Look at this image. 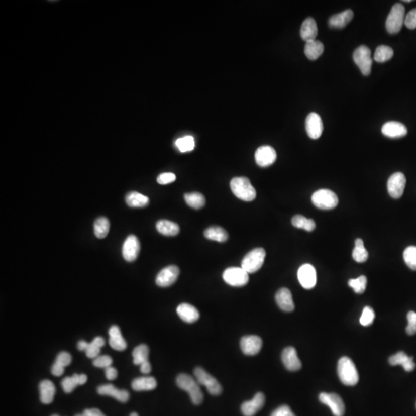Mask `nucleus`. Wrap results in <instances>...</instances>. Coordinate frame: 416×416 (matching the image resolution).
<instances>
[{
    "instance_id": "obj_1",
    "label": "nucleus",
    "mask_w": 416,
    "mask_h": 416,
    "mask_svg": "<svg viewBox=\"0 0 416 416\" xmlns=\"http://www.w3.org/2000/svg\"><path fill=\"white\" fill-rule=\"evenodd\" d=\"M176 382L180 389L184 390L188 393L193 404H200L203 401V392L200 389V384L196 378L194 379L193 377L187 374H180L176 379Z\"/></svg>"
},
{
    "instance_id": "obj_2",
    "label": "nucleus",
    "mask_w": 416,
    "mask_h": 416,
    "mask_svg": "<svg viewBox=\"0 0 416 416\" xmlns=\"http://www.w3.org/2000/svg\"><path fill=\"white\" fill-rule=\"evenodd\" d=\"M338 375L344 385L353 386L359 380L358 370L349 357H342L338 363Z\"/></svg>"
},
{
    "instance_id": "obj_3",
    "label": "nucleus",
    "mask_w": 416,
    "mask_h": 416,
    "mask_svg": "<svg viewBox=\"0 0 416 416\" xmlns=\"http://www.w3.org/2000/svg\"><path fill=\"white\" fill-rule=\"evenodd\" d=\"M230 185L234 194L244 201H252L256 197V190L247 177H235L231 180Z\"/></svg>"
},
{
    "instance_id": "obj_4",
    "label": "nucleus",
    "mask_w": 416,
    "mask_h": 416,
    "mask_svg": "<svg viewBox=\"0 0 416 416\" xmlns=\"http://www.w3.org/2000/svg\"><path fill=\"white\" fill-rule=\"evenodd\" d=\"M266 252L263 248H258L252 250L245 255L241 262V268L245 271L254 273L259 271L264 264Z\"/></svg>"
},
{
    "instance_id": "obj_5",
    "label": "nucleus",
    "mask_w": 416,
    "mask_h": 416,
    "mask_svg": "<svg viewBox=\"0 0 416 416\" xmlns=\"http://www.w3.org/2000/svg\"><path fill=\"white\" fill-rule=\"evenodd\" d=\"M311 201L315 206L322 210H331L337 206L339 198L332 190L321 189L315 192L311 196Z\"/></svg>"
},
{
    "instance_id": "obj_6",
    "label": "nucleus",
    "mask_w": 416,
    "mask_h": 416,
    "mask_svg": "<svg viewBox=\"0 0 416 416\" xmlns=\"http://www.w3.org/2000/svg\"><path fill=\"white\" fill-rule=\"evenodd\" d=\"M404 19L405 15L404 6L401 4H395L387 17L385 23L387 31L390 34L398 33L404 23Z\"/></svg>"
},
{
    "instance_id": "obj_7",
    "label": "nucleus",
    "mask_w": 416,
    "mask_h": 416,
    "mask_svg": "<svg viewBox=\"0 0 416 416\" xmlns=\"http://www.w3.org/2000/svg\"><path fill=\"white\" fill-rule=\"evenodd\" d=\"M195 378L200 385H203L212 395H218L222 392V387L215 377L206 372L203 368L197 367L193 371Z\"/></svg>"
},
{
    "instance_id": "obj_8",
    "label": "nucleus",
    "mask_w": 416,
    "mask_h": 416,
    "mask_svg": "<svg viewBox=\"0 0 416 416\" xmlns=\"http://www.w3.org/2000/svg\"><path fill=\"white\" fill-rule=\"evenodd\" d=\"M353 60L364 76H368L372 69L371 50L366 46H360L354 51Z\"/></svg>"
},
{
    "instance_id": "obj_9",
    "label": "nucleus",
    "mask_w": 416,
    "mask_h": 416,
    "mask_svg": "<svg viewBox=\"0 0 416 416\" xmlns=\"http://www.w3.org/2000/svg\"><path fill=\"white\" fill-rule=\"evenodd\" d=\"M223 279L227 284L233 287L246 285L249 281L248 273L242 268H227L223 273Z\"/></svg>"
},
{
    "instance_id": "obj_10",
    "label": "nucleus",
    "mask_w": 416,
    "mask_h": 416,
    "mask_svg": "<svg viewBox=\"0 0 416 416\" xmlns=\"http://www.w3.org/2000/svg\"><path fill=\"white\" fill-rule=\"evenodd\" d=\"M321 402L330 408L335 416H343L345 407L343 400L335 393L322 392L319 395Z\"/></svg>"
},
{
    "instance_id": "obj_11",
    "label": "nucleus",
    "mask_w": 416,
    "mask_h": 416,
    "mask_svg": "<svg viewBox=\"0 0 416 416\" xmlns=\"http://www.w3.org/2000/svg\"><path fill=\"white\" fill-rule=\"evenodd\" d=\"M406 184V179L404 174L400 172L394 173L389 177L387 183L388 191L393 198H400L404 193Z\"/></svg>"
},
{
    "instance_id": "obj_12",
    "label": "nucleus",
    "mask_w": 416,
    "mask_h": 416,
    "mask_svg": "<svg viewBox=\"0 0 416 416\" xmlns=\"http://www.w3.org/2000/svg\"><path fill=\"white\" fill-rule=\"evenodd\" d=\"M297 277L300 284L305 289L313 288L317 282L316 268L311 264H303L297 271Z\"/></svg>"
},
{
    "instance_id": "obj_13",
    "label": "nucleus",
    "mask_w": 416,
    "mask_h": 416,
    "mask_svg": "<svg viewBox=\"0 0 416 416\" xmlns=\"http://www.w3.org/2000/svg\"><path fill=\"white\" fill-rule=\"evenodd\" d=\"M180 270L175 265L167 266L157 274L156 284L161 287H167L175 283L178 278Z\"/></svg>"
},
{
    "instance_id": "obj_14",
    "label": "nucleus",
    "mask_w": 416,
    "mask_h": 416,
    "mask_svg": "<svg viewBox=\"0 0 416 416\" xmlns=\"http://www.w3.org/2000/svg\"><path fill=\"white\" fill-rule=\"evenodd\" d=\"M141 250V244L135 235H129L123 245V257L128 262L135 261Z\"/></svg>"
},
{
    "instance_id": "obj_15",
    "label": "nucleus",
    "mask_w": 416,
    "mask_h": 416,
    "mask_svg": "<svg viewBox=\"0 0 416 416\" xmlns=\"http://www.w3.org/2000/svg\"><path fill=\"white\" fill-rule=\"evenodd\" d=\"M255 161L261 167L272 165L277 159V153L271 146L260 147L255 152Z\"/></svg>"
},
{
    "instance_id": "obj_16",
    "label": "nucleus",
    "mask_w": 416,
    "mask_h": 416,
    "mask_svg": "<svg viewBox=\"0 0 416 416\" xmlns=\"http://www.w3.org/2000/svg\"><path fill=\"white\" fill-rule=\"evenodd\" d=\"M305 128L307 135L311 139H319L323 132V123L322 118L316 113H310L305 121Z\"/></svg>"
},
{
    "instance_id": "obj_17",
    "label": "nucleus",
    "mask_w": 416,
    "mask_h": 416,
    "mask_svg": "<svg viewBox=\"0 0 416 416\" xmlns=\"http://www.w3.org/2000/svg\"><path fill=\"white\" fill-rule=\"evenodd\" d=\"M263 342L261 338L257 335H248L241 339L240 342L243 353L249 356L259 353L262 348Z\"/></svg>"
},
{
    "instance_id": "obj_18",
    "label": "nucleus",
    "mask_w": 416,
    "mask_h": 416,
    "mask_svg": "<svg viewBox=\"0 0 416 416\" xmlns=\"http://www.w3.org/2000/svg\"><path fill=\"white\" fill-rule=\"evenodd\" d=\"M265 397L261 392L257 393L250 401H245L241 404V410L245 416H254L264 406Z\"/></svg>"
},
{
    "instance_id": "obj_19",
    "label": "nucleus",
    "mask_w": 416,
    "mask_h": 416,
    "mask_svg": "<svg viewBox=\"0 0 416 416\" xmlns=\"http://www.w3.org/2000/svg\"><path fill=\"white\" fill-rule=\"evenodd\" d=\"M281 359L285 368L291 372L298 371L302 366L297 355V351L293 347H287L284 349L281 355Z\"/></svg>"
},
{
    "instance_id": "obj_20",
    "label": "nucleus",
    "mask_w": 416,
    "mask_h": 416,
    "mask_svg": "<svg viewBox=\"0 0 416 416\" xmlns=\"http://www.w3.org/2000/svg\"><path fill=\"white\" fill-rule=\"evenodd\" d=\"M381 133L390 138H400L406 135L408 130L401 123L389 121L384 124L381 128Z\"/></svg>"
},
{
    "instance_id": "obj_21",
    "label": "nucleus",
    "mask_w": 416,
    "mask_h": 416,
    "mask_svg": "<svg viewBox=\"0 0 416 416\" xmlns=\"http://www.w3.org/2000/svg\"><path fill=\"white\" fill-rule=\"evenodd\" d=\"M275 300L278 307L284 311L291 312L294 310V300L289 289L286 287L279 289L276 294Z\"/></svg>"
},
{
    "instance_id": "obj_22",
    "label": "nucleus",
    "mask_w": 416,
    "mask_h": 416,
    "mask_svg": "<svg viewBox=\"0 0 416 416\" xmlns=\"http://www.w3.org/2000/svg\"><path fill=\"white\" fill-rule=\"evenodd\" d=\"M97 392L101 395L113 397L121 402H127L130 398L128 391L126 390L118 389L114 385H111V384L98 387Z\"/></svg>"
},
{
    "instance_id": "obj_23",
    "label": "nucleus",
    "mask_w": 416,
    "mask_h": 416,
    "mask_svg": "<svg viewBox=\"0 0 416 416\" xmlns=\"http://www.w3.org/2000/svg\"><path fill=\"white\" fill-rule=\"evenodd\" d=\"M177 313L179 317L187 323H193L200 318L198 310L190 304L183 303L177 307Z\"/></svg>"
},
{
    "instance_id": "obj_24",
    "label": "nucleus",
    "mask_w": 416,
    "mask_h": 416,
    "mask_svg": "<svg viewBox=\"0 0 416 416\" xmlns=\"http://www.w3.org/2000/svg\"><path fill=\"white\" fill-rule=\"evenodd\" d=\"M318 35V27L316 20L311 17L306 19L300 27V37L306 43L316 40Z\"/></svg>"
},
{
    "instance_id": "obj_25",
    "label": "nucleus",
    "mask_w": 416,
    "mask_h": 416,
    "mask_svg": "<svg viewBox=\"0 0 416 416\" xmlns=\"http://www.w3.org/2000/svg\"><path fill=\"white\" fill-rule=\"evenodd\" d=\"M354 13L352 10H346L340 14H335L329 18V26L331 28L342 29L346 27L353 19Z\"/></svg>"
},
{
    "instance_id": "obj_26",
    "label": "nucleus",
    "mask_w": 416,
    "mask_h": 416,
    "mask_svg": "<svg viewBox=\"0 0 416 416\" xmlns=\"http://www.w3.org/2000/svg\"><path fill=\"white\" fill-rule=\"evenodd\" d=\"M390 365H401L404 371L412 372L415 368V364L413 361V357H408L404 352H399L395 355H392L389 358Z\"/></svg>"
},
{
    "instance_id": "obj_27",
    "label": "nucleus",
    "mask_w": 416,
    "mask_h": 416,
    "mask_svg": "<svg viewBox=\"0 0 416 416\" xmlns=\"http://www.w3.org/2000/svg\"><path fill=\"white\" fill-rule=\"evenodd\" d=\"M109 343L111 348L116 351H124L127 349V342L121 335L119 327L113 326L109 330Z\"/></svg>"
},
{
    "instance_id": "obj_28",
    "label": "nucleus",
    "mask_w": 416,
    "mask_h": 416,
    "mask_svg": "<svg viewBox=\"0 0 416 416\" xmlns=\"http://www.w3.org/2000/svg\"><path fill=\"white\" fill-rule=\"evenodd\" d=\"M40 400L43 404H50L53 401L56 388L50 380H43L40 384Z\"/></svg>"
},
{
    "instance_id": "obj_29",
    "label": "nucleus",
    "mask_w": 416,
    "mask_h": 416,
    "mask_svg": "<svg viewBox=\"0 0 416 416\" xmlns=\"http://www.w3.org/2000/svg\"><path fill=\"white\" fill-rule=\"evenodd\" d=\"M157 385V380L151 376L135 378L131 384L133 389L137 391H151L155 389Z\"/></svg>"
},
{
    "instance_id": "obj_30",
    "label": "nucleus",
    "mask_w": 416,
    "mask_h": 416,
    "mask_svg": "<svg viewBox=\"0 0 416 416\" xmlns=\"http://www.w3.org/2000/svg\"><path fill=\"white\" fill-rule=\"evenodd\" d=\"M87 381V376L84 374L77 375L74 374L72 377H66L62 381V387L66 393H70L78 385H84Z\"/></svg>"
},
{
    "instance_id": "obj_31",
    "label": "nucleus",
    "mask_w": 416,
    "mask_h": 416,
    "mask_svg": "<svg viewBox=\"0 0 416 416\" xmlns=\"http://www.w3.org/2000/svg\"><path fill=\"white\" fill-rule=\"evenodd\" d=\"M157 231L165 236H176L180 232V228L177 224L168 220H160L156 225Z\"/></svg>"
},
{
    "instance_id": "obj_32",
    "label": "nucleus",
    "mask_w": 416,
    "mask_h": 416,
    "mask_svg": "<svg viewBox=\"0 0 416 416\" xmlns=\"http://www.w3.org/2000/svg\"><path fill=\"white\" fill-rule=\"evenodd\" d=\"M324 52V45L319 40L307 42L304 46V54L310 60H317Z\"/></svg>"
},
{
    "instance_id": "obj_33",
    "label": "nucleus",
    "mask_w": 416,
    "mask_h": 416,
    "mask_svg": "<svg viewBox=\"0 0 416 416\" xmlns=\"http://www.w3.org/2000/svg\"><path fill=\"white\" fill-rule=\"evenodd\" d=\"M126 203L131 207H144L149 204L148 197L138 192H130L126 195Z\"/></svg>"
},
{
    "instance_id": "obj_34",
    "label": "nucleus",
    "mask_w": 416,
    "mask_h": 416,
    "mask_svg": "<svg viewBox=\"0 0 416 416\" xmlns=\"http://www.w3.org/2000/svg\"><path fill=\"white\" fill-rule=\"evenodd\" d=\"M204 237L212 241L225 242L228 240V232L222 227L212 226L205 230Z\"/></svg>"
},
{
    "instance_id": "obj_35",
    "label": "nucleus",
    "mask_w": 416,
    "mask_h": 416,
    "mask_svg": "<svg viewBox=\"0 0 416 416\" xmlns=\"http://www.w3.org/2000/svg\"><path fill=\"white\" fill-rule=\"evenodd\" d=\"M94 235L99 239L106 238L108 236L110 231V222L108 218L105 217H100L95 221Z\"/></svg>"
},
{
    "instance_id": "obj_36",
    "label": "nucleus",
    "mask_w": 416,
    "mask_h": 416,
    "mask_svg": "<svg viewBox=\"0 0 416 416\" xmlns=\"http://www.w3.org/2000/svg\"><path fill=\"white\" fill-rule=\"evenodd\" d=\"M355 248L352 252V258L356 262L363 263L368 260V253L364 246V242L360 238L355 240Z\"/></svg>"
},
{
    "instance_id": "obj_37",
    "label": "nucleus",
    "mask_w": 416,
    "mask_h": 416,
    "mask_svg": "<svg viewBox=\"0 0 416 416\" xmlns=\"http://www.w3.org/2000/svg\"><path fill=\"white\" fill-rule=\"evenodd\" d=\"M291 223L295 228H301L309 232L316 229V225L314 220L307 219L302 215H295L293 217Z\"/></svg>"
},
{
    "instance_id": "obj_38",
    "label": "nucleus",
    "mask_w": 416,
    "mask_h": 416,
    "mask_svg": "<svg viewBox=\"0 0 416 416\" xmlns=\"http://www.w3.org/2000/svg\"><path fill=\"white\" fill-rule=\"evenodd\" d=\"M184 200L189 206L194 209H200L203 207L206 203L203 195L197 192L186 193L184 195Z\"/></svg>"
},
{
    "instance_id": "obj_39",
    "label": "nucleus",
    "mask_w": 416,
    "mask_h": 416,
    "mask_svg": "<svg viewBox=\"0 0 416 416\" xmlns=\"http://www.w3.org/2000/svg\"><path fill=\"white\" fill-rule=\"evenodd\" d=\"M393 55H394V51L390 46L381 45L377 47L375 54H374V59L378 63H385L391 60Z\"/></svg>"
},
{
    "instance_id": "obj_40",
    "label": "nucleus",
    "mask_w": 416,
    "mask_h": 416,
    "mask_svg": "<svg viewBox=\"0 0 416 416\" xmlns=\"http://www.w3.org/2000/svg\"><path fill=\"white\" fill-rule=\"evenodd\" d=\"M134 363L137 365H142L148 361L149 349L146 345H140L133 351Z\"/></svg>"
},
{
    "instance_id": "obj_41",
    "label": "nucleus",
    "mask_w": 416,
    "mask_h": 416,
    "mask_svg": "<svg viewBox=\"0 0 416 416\" xmlns=\"http://www.w3.org/2000/svg\"><path fill=\"white\" fill-rule=\"evenodd\" d=\"M105 345V341L102 337L95 338L92 342L89 343L87 349L85 351L86 356L89 358H96L100 352V349Z\"/></svg>"
},
{
    "instance_id": "obj_42",
    "label": "nucleus",
    "mask_w": 416,
    "mask_h": 416,
    "mask_svg": "<svg viewBox=\"0 0 416 416\" xmlns=\"http://www.w3.org/2000/svg\"><path fill=\"white\" fill-rule=\"evenodd\" d=\"M176 147L180 152L186 153L191 151L194 149L195 141L192 136H186L177 139L175 142Z\"/></svg>"
},
{
    "instance_id": "obj_43",
    "label": "nucleus",
    "mask_w": 416,
    "mask_h": 416,
    "mask_svg": "<svg viewBox=\"0 0 416 416\" xmlns=\"http://www.w3.org/2000/svg\"><path fill=\"white\" fill-rule=\"evenodd\" d=\"M404 262L410 269L416 271V247H408L403 254Z\"/></svg>"
},
{
    "instance_id": "obj_44",
    "label": "nucleus",
    "mask_w": 416,
    "mask_h": 416,
    "mask_svg": "<svg viewBox=\"0 0 416 416\" xmlns=\"http://www.w3.org/2000/svg\"><path fill=\"white\" fill-rule=\"evenodd\" d=\"M349 285L357 294H362L365 292V289H366L367 277L362 275L358 278L350 279L349 281Z\"/></svg>"
},
{
    "instance_id": "obj_45",
    "label": "nucleus",
    "mask_w": 416,
    "mask_h": 416,
    "mask_svg": "<svg viewBox=\"0 0 416 416\" xmlns=\"http://www.w3.org/2000/svg\"><path fill=\"white\" fill-rule=\"evenodd\" d=\"M375 314L373 309L371 307H366L364 308L362 311V316L360 318V323L363 326H369L373 323L375 320Z\"/></svg>"
},
{
    "instance_id": "obj_46",
    "label": "nucleus",
    "mask_w": 416,
    "mask_h": 416,
    "mask_svg": "<svg viewBox=\"0 0 416 416\" xmlns=\"http://www.w3.org/2000/svg\"><path fill=\"white\" fill-rule=\"evenodd\" d=\"M112 358L108 355L96 357L93 360V365L100 368H107L112 365Z\"/></svg>"
},
{
    "instance_id": "obj_47",
    "label": "nucleus",
    "mask_w": 416,
    "mask_h": 416,
    "mask_svg": "<svg viewBox=\"0 0 416 416\" xmlns=\"http://www.w3.org/2000/svg\"><path fill=\"white\" fill-rule=\"evenodd\" d=\"M72 357L70 354L66 352H60L56 357V362L55 363L57 364L58 365L66 368V366L71 363Z\"/></svg>"
},
{
    "instance_id": "obj_48",
    "label": "nucleus",
    "mask_w": 416,
    "mask_h": 416,
    "mask_svg": "<svg viewBox=\"0 0 416 416\" xmlns=\"http://www.w3.org/2000/svg\"><path fill=\"white\" fill-rule=\"evenodd\" d=\"M407 319H408V326L406 328L407 334L409 335H414V334H416V312H408Z\"/></svg>"
},
{
    "instance_id": "obj_49",
    "label": "nucleus",
    "mask_w": 416,
    "mask_h": 416,
    "mask_svg": "<svg viewBox=\"0 0 416 416\" xmlns=\"http://www.w3.org/2000/svg\"><path fill=\"white\" fill-rule=\"evenodd\" d=\"M404 24L406 26L407 28L410 29V30H414L416 28V9L411 10L405 16Z\"/></svg>"
},
{
    "instance_id": "obj_50",
    "label": "nucleus",
    "mask_w": 416,
    "mask_h": 416,
    "mask_svg": "<svg viewBox=\"0 0 416 416\" xmlns=\"http://www.w3.org/2000/svg\"><path fill=\"white\" fill-rule=\"evenodd\" d=\"M176 177L175 174L173 173H161L157 177V183L161 185L168 184V183H173L175 181Z\"/></svg>"
},
{
    "instance_id": "obj_51",
    "label": "nucleus",
    "mask_w": 416,
    "mask_h": 416,
    "mask_svg": "<svg viewBox=\"0 0 416 416\" xmlns=\"http://www.w3.org/2000/svg\"><path fill=\"white\" fill-rule=\"evenodd\" d=\"M271 416H296L288 405H281L276 408Z\"/></svg>"
},
{
    "instance_id": "obj_52",
    "label": "nucleus",
    "mask_w": 416,
    "mask_h": 416,
    "mask_svg": "<svg viewBox=\"0 0 416 416\" xmlns=\"http://www.w3.org/2000/svg\"><path fill=\"white\" fill-rule=\"evenodd\" d=\"M75 416H105L100 410L97 408H90L86 409L82 414H76Z\"/></svg>"
},
{
    "instance_id": "obj_53",
    "label": "nucleus",
    "mask_w": 416,
    "mask_h": 416,
    "mask_svg": "<svg viewBox=\"0 0 416 416\" xmlns=\"http://www.w3.org/2000/svg\"><path fill=\"white\" fill-rule=\"evenodd\" d=\"M105 375L106 378L110 381L116 379L118 377V371L115 368L110 366L108 368H105Z\"/></svg>"
},
{
    "instance_id": "obj_54",
    "label": "nucleus",
    "mask_w": 416,
    "mask_h": 416,
    "mask_svg": "<svg viewBox=\"0 0 416 416\" xmlns=\"http://www.w3.org/2000/svg\"><path fill=\"white\" fill-rule=\"evenodd\" d=\"M51 372L55 376H61L64 373V368L54 363L52 367Z\"/></svg>"
},
{
    "instance_id": "obj_55",
    "label": "nucleus",
    "mask_w": 416,
    "mask_h": 416,
    "mask_svg": "<svg viewBox=\"0 0 416 416\" xmlns=\"http://www.w3.org/2000/svg\"><path fill=\"white\" fill-rule=\"evenodd\" d=\"M140 366H141V372H142L143 374H144V375H147V374H149L150 372H151V365H150L149 361L144 362V363H143L142 365H140Z\"/></svg>"
},
{
    "instance_id": "obj_56",
    "label": "nucleus",
    "mask_w": 416,
    "mask_h": 416,
    "mask_svg": "<svg viewBox=\"0 0 416 416\" xmlns=\"http://www.w3.org/2000/svg\"><path fill=\"white\" fill-rule=\"evenodd\" d=\"M88 345H89V343L85 342V341H79L77 344L78 349H79V351H82V352H83V351L85 352V351L86 350V349H87Z\"/></svg>"
},
{
    "instance_id": "obj_57",
    "label": "nucleus",
    "mask_w": 416,
    "mask_h": 416,
    "mask_svg": "<svg viewBox=\"0 0 416 416\" xmlns=\"http://www.w3.org/2000/svg\"><path fill=\"white\" fill-rule=\"evenodd\" d=\"M130 416H139L136 412H132Z\"/></svg>"
},
{
    "instance_id": "obj_58",
    "label": "nucleus",
    "mask_w": 416,
    "mask_h": 416,
    "mask_svg": "<svg viewBox=\"0 0 416 416\" xmlns=\"http://www.w3.org/2000/svg\"><path fill=\"white\" fill-rule=\"evenodd\" d=\"M52 416H59V415H57V414H53V415H52Z\"/></svg>"
}]
</instances>
